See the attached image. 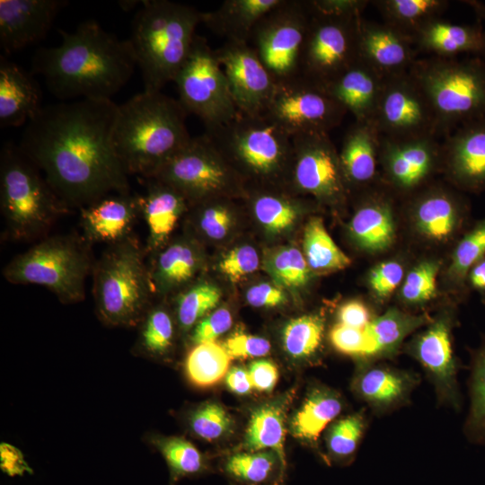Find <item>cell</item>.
I'll use <instances>...</instances> for the list:
<instances>
[{
	"instance_id": "obj_29",
	"label": "cell",
	"mask_w": 485,
	"mask_h": 485,
	"mask_svg": "<svg viewBox=\"0 0 485 485\" xmlns=\"http://www.w3.org/2000/svg\"><path fill=\"white\" fill-rule=\"evenodd\" d=\"M384 77L360 60L322 85L355 121L372 122L380 98Z\"/></svg>"
},
{
	"instance_id": "obj_45",
	"label": "cell",
	"mask_w": 485,
	"mask_h": 485,
	"mask_svg": "<svg viewBox=\"0 0 485 485\" xmlns=\"http://www.w3.org/2000/svg\"><path fill=\"white\" fill-rule=\"evenodd\" d=\"M323 331L324 321L319 315H304L293 319L283 331L284 348L294 358L311 357L321 347Z\"/></svg>"
},
{
	"instance_id": "obj_7",
	"label": "cell",
	"mask_w": 485,
	"mask_h": 485,
	"mask_svg": "<svg viewBox=\"0 0 485 485\" xmlns=\"http://www.w3.org/2000/svg\"><path fill=\"white\" fill-rule=\"evenodd\" d=\"M144 249L130 236L108 245L93 268L97 315L106 325H138L148 309L152 287Z\"/></svg>"
},
{
	"instance_id": "obj_3",
	"label": "cell",
	"mask_w": 485,
	"mask_h": 485,
	"mask_svg": "<svg viewBox=\"0 0 485 485\" xmlns=\"http://www.w3.org/2000/svg\"><path fill=\"white\" fill-rule=\"evenodd\" d=\"M187 114L162 92L143 91L119 105L113 143L128 175L153 178L190 143Z\"/></svg>"
},
{
	"instance_id": "obj_58",
	"label": "cell",
	"mask_w": 485,
	"mask_h": 485,
	"mask_svg": "<svg viewBox=\"0 0 485 485\" xmlns=\"http://www.w3.org/2000/svg\"><path fill=\"white\" fill-rule=\"evenodd\" d=\"M287 297L283 290L269 283H260L248 289L247 302L254 307H275L285 303Z\"/></svg>"
},
{
	"instance_id": "obj_36",
	"label": "cell",
	"mask_w": 485,
	"mask_h": 485,
	"mask_svg": "<svg viewBox=\"0 0 485 485\" xmlns=\"http://www.w3.org/2000/svg\"><path fill=\"white\" fill-rule=\"evenodd\" d=\"M384 22L413 37L427 23L442 18L449 5L445 0H377L373 1Z\"/></svg>"
},
{
	"instance_id": "obj_28",
	"label": "cell",
	"mask_w": 485,
	"mask_h": 485,
	"mask_svg": "<svg viewBox=\"0 0 485 485\" xmlns=\"http://www.w3.org/2000/svg\"><path fill=\"white\" fill-rule=\"evenodd\" d=\"M147 180L146 193L137 196V200L148 229L146 249L155 252L164 246L189 201L169 184L154 178Z\"/></svg>"
},
{
	"instance_id": "obj_30",
	"label": "cell",
	"mask_w": 485,
	"mask_h": 485,
	"mask_svg": "<svg viewBox=\"0 0 485 485\" xmlns=\"http://www.w3.org/2000/svg\"><path fill=\"white\" fill-rule=\"evenodd\" d=\"M381 136L372 122L355 121L347 130L340 155L347 186L364 187L376 177Z\"/></svg>"
},
{
	"instance_id": "obj_55",
	"label": "cell",
	"mask_w": 485,
	"mask_h": 485,
	"mask_svg": "<svg viewBox=\"0 0 485 485\" xmlns=\"http://www.w3.org/2000/svg\"><path fill=\"white\" fill-rule=\"evenodd\" d=\"M403 277L404 269L400 262L386 260L370 270L368 283L376 297L385 299L400 286Z\"/></svg>"
},
{
	"instance_id": "obj_12",
	"label": "cell",
	"mask_w": 485,
	"mask_h": 485,
	"mask_svg": "<svg viewBox=\"0 0 485 485\" xmlns=\"http://www.w3.org/2000/svg\"><path fill=\"white\" fill-rule=\"evenodd\" d=\"M238 177L213 142L203 134L192 137L153 178L173 187L188 201L200 202L235 192Z\"/></svg>"
},
{
	"instance_id": "obj_38",
	"label": "cell",
	"mask_w": 485,
	"mask_h": 485,
	"mask_svg": "<svg viewBox=\"0 0 485 485\" xmlns=\"http://www.w3.org/2000/svg\"><path fill=\"white\" fill-rule=\"evenodd\" d=\"M303 254L310 269L325 274L343 269L350 265V259L335 243L322 220L313 216L305 225Z\"/></svg>"
},
{
	"instance_id": "obj_61",
	"label": "cell",
	"mask_w": 485,
	"mask_h": 485,
	"mask_svg": "<svg viewBox=\"0 0 485 485\" xmlns=\"http://www.w3.org/2000/svg\"><path fill=\"white\" fill-rule=\"evenodd\" d=\"M252 387L260 392H270L278 381V368L269 360L253 361L248 370Z\"/></svg>"
},
{
	"instance_id": "obj_47",
	"label": "cell",
	"mask_w": 485,
	"mask_h": 485,
	"mask_svg": "<svg viewBox=\"0 0 485 485\" xmlns=\"http://www.w3.org/2000/svg\"><path fill=\"white\" fill-rule=\"evenodd\" d=\"M252 210L259 222L271 233L288 229L298 216V207L293 200L272 192L254 195Z\"/></svg>"
},
{
	"instance_id": "obj_31",
	"label": "cell",
	"mask_w": 485,
	"mask_h": 485,
	"mask_svg": "<svg viewBox=\"0 0 485 485\" xmlns=\"http://www.w3.org/2000/svg\"><path fill=\"white\" fill-rule=\"evenodd\" d=\"M282 0H225L216 10L201 13V23L226 41L249 43L260 19Z\"/></svg>"
},
{
	"instance_id": "obj_57",
	"label": "cell",
	"mask_w": 485,
	"mask_h": 485,
	"mask_svg": "<svg viewBox=\"0 0 485 485\" xmlns=\"http://www.w3.org/2000/svg\"><path fill=\"white\" fill-rule=\"evenodd\" d=\"M224 347L231 358L263 357L270 349V344L266 339L243 332H236L229 337Z\"/></svg>"
},
{
	"instance_id": "obj_46",
	"label": "cell",
	"mask_w": 485,
	"mask_h": 485,
	"mask_svg": "<svg viewBox=\"0 0 485 485\" xmlns=\"http://www.w3.org/2000/svg\"><path fill=\"white\" fill-rule=\"evenodd\" d=\"M280 463L274 452L239 453L230 456L225 463V472L234 479L251 485L269 481Z\"/></svg>"
},
{
	"instance_id": "obj_13",
	"label": "cell",
	"mask_w": 485,
	"mask_h": 485,
	"mask_svg": "<svg viewBox=\"0 0 485 485\" xmlns=\"http://www.w3.org/2000/svg\"><path fill=\"white\" fill-rule=\"evenodd\" d=\"M347 111L325 88L302 75L278 81L263 113L292 138L309 133H329Z\"/></svg>"
},
{
	"instance_id": "obj_8",
	"label": "cell",
	"mask_w": 485,
	"mask_h": 485,
	"mask_svg": "<svg viewBox=\"0 0 485 485\" xmlns=\"http://www.w3.org/2000/svg\"><path fill=\"white\" fill-rule=\"evenodd\" d=\"M229 164L262 181L283 178L291 182L293 138L264 114L238 112L226 124L204 133Z\"/></svg>"
},
{
	"instance_id": "obj_25",
	"label": "cell",
	"mask_w": 485,
	"mask_h": 485,
	"mask_svg": "<svg viewBox=\"0 0 485 485\" xmlns=\"http://www.w3.org/2000/svg\"><path fill=\"white\" fill-rule=\"evenodd\" d=\"M411 216L423 236L443 242L461 229L467 216V205L449 190L429 188L413 200Z\"/></svg>"
},
{
	"instance_id": "obj_39",
	"label": "cell",
	"mask_w": 485,
	"mask_h": 485,
	"mask_svg": "<svg viewBox=\"0 0 485 485\" xmlns=\"http://www.w3.org/2000/svg\"><path fill=\"white\" fill-rule=\"evenodd\" d=\"M231 357L224 346L216 341L194 345L185 359V374L195 386L207 388L226 376Z\"/></svg>"
},
{
	"instance_id": "obj_64",
	"label": "cell",
	"mask_w": 485,
	"mask_h": 485,
	"mask_svg": "<svg viewBox=\"0 0 485 485\" xmlns=\"http://www.w3.org/2000/svg\"><path fill=\"white\" fill-rule=\"evenodd\" d=\"M467 281L472 288L485 295V257L470 269Z\"/></svg>"
},
{
	"instance_id": "obj_62",
	"label": "cell",
	"mask_w": 485,
	"mask_h": 485,
	"mask_svg": "<svg viewBox=\"0 0 485 485\" xmlns=\"http://www.w3.org/2000/svg\"><path fill=\"white\" fill-rule=\"evenodd\" d=\"M0 466L2 471L11 477L32 472L21 451L5 443L0 445Z\"/></svg>"
},
{
	"instance_id": "obj_21",
	"label": "cell",
	"mask_w": 485,
	"mask_h": 485,
	"mask_svg": "<svg viewBox=\"0 0 485 485\" xmlns=\"http://www.w3.org/2000/svg\"><path fill=\"white\" fill-rule=\"evenodd\" d=\"M67 4L65 0H1L2 49L12 53L41 40Z\"/></svg>"
},
{
	"instance_id": "obj_5",
	"label": "cell",
	"mask_w": 485,
	"mask_h": 485,
	"mask_svg": "<svg viewBox=\"0 0 485 485\" xmlns=\"http://www.w3.org/2000/svg\"><path fill=\"white\" fill-rule=\"evenodd\" d=\"M0 208L6 236L19 242L43 237L69 210L39 167L11 142L0 153Z\"/></svg>"
},
{
	"instance_id": "obj_19",
	"label": "cell",
	"mask_w": 485,
	"mask_h": 485,
	"mask_svg": "<svg viewBox=\"0 0 485 485\" xmlns=\"http://www.w3.org/2000/svg\"><path fill=\"white\" fill-rule=\"evenodd\" d=\"M379 162L392 188L411 191L442 164V146L436 137L405 140L381 137Z\"/></svg>"
},
{
	"instance_id": "obj_26",
	"label": "cell",
	"mask_w": 485,
	"mask_h": 485,
	"mask_svg": "<svg viewBox=\"0 0 485 485\" xmlns=\"http://www.w3.org/2000/svg\"><path fill=\"white\" fill-rule=\"evenodd\" d=\"M41 90L32 75L0 57V126L27 124L43 108Z\"/></svg>"
},
{
	"instance_id": "obj_27",
	"label": "cell",
	"mask_w": 485,
	"mask_h": 485,
	"mask_svg": "<svg viewBox=\"0 0 485 485\" xmlns=\"http://www.w3.org/2000/svg\"><path fill=\"white\" fill-rule=\"evenodd\" d=\"M418 51L432 57L453 58L459 55L485 57V29L481 22L452 23L436 19L412 37Z\"/></svg>"
},
{
	"instance_id": "obj_35",
	"label": "cell",
	"mask_w": 485,
	"mask_h": 485,
	"mask_svg": "<svg viewBox=\"0 0 485 485\" xmlns=\"http://www.w3.org/2000/svg\"><path fill=\"white\" fill-rule=\"evenodd\" d=\"M343 409V402L333 391L322 387L313 389L295 415L292 430L295 437L316 442L322 430Z\"/></svg>"
},
{
	"instance_id": "obj_17",
	"label": "cell",
	"mask_w": 485,
	"mask_h": 485,
	"mask_svg": "<svg viewBox=\"0 0 485 485\" xmlns=\"http://www.w3.org/2000/svg\"><path fill=\"white\" fill-rule=\"evenodd\" d=\"M239 112L263 114L277 84L249 43L225 41L215 49Z\"/></svg>"
},
{
	"instance_id": "obj_33",
	"label": "cell",
	"mask_w": 485,
	"mask_h": 485,
	"mask_svg": "<svg viewBox=\"0 0 485 485\" xmlns=\"http://www.w3.org/2000/svg\"><path fill=\"white\" fill-rule=\"evenodd\" d=\"M202 266V256L190 240H179L158 251L149 270L152 292L165 293L190 283Z\"/></svg>"
},
{
	"instance_id": "obj_56",
	"label": "cell",
	"mask_w": 485,
	"mask_h": 485,
	"mask_svg": "<svg viewBox=\"0 0 485 485\" xmlns=\"http://www.w3.org/2000/svg\"><path fill=\"white\" fill-rule=\"evenodd\" d=\"M232 322L230 312L225 308H219L195 325L190 340L194 345L215 341L231 328Z\"/></svg>"
},
{
	"instance_id": "obj_53",
	"label": "cell",
	"mask_w": 485,
	"mask_h": 485,
	"mask_svg": "<svg viewBox=\"0 0 485 485\" xmlns=\"http://www.w3.org/2000/svg\"><path fill=\"white\" fill-rule=\"evenodd\" d=\"M204 202L203 207L197 213L196 225L205 236L212 240L224 238L231 226V212L223 203Z\"/></svg>"
},
{
	"instance_id": "obj_48",
	"label": "cell",
	"mask_w": 485,
	"mask_h": 485,
	"mask_svg": "<svg viewBox=\"0 0 485 485\" xmlns=\"http://www.w3.org/2000/svg\"><path fill=\"white\" fill-rule=\"evenodd\" d=\"M366 426L362 413L348 415L332 424L326 437L331 457L340 462L351 459L364 436Z\"/></svg>"
},
{
	"instance_id": "obj_16",
	"label": "cell",
	"mask_w": 485,
	"mask_h": 485,
	"mask_svg": "<svg viewBox=\"0 0 485 485\" xmlns=\"http://www.w3.org/2000/svg\"><path fill=\"white\" fill-rule=\"evenodd\" d=\"M294 166L291 185L327 203L343 200L347 182L340 155L329 133H309L293 137Z\"/></svg>"
},
{
	"instance_id": "obj_50",
	"label": "cell",
	"mask_w": 485,
	"mask_h": 485,
	"mask_svg": "<svg viewBox=\"0 0 485 485\" xmlns=\"http://www.w3.org/2000/svg\"><path fill=\"white\" fill-rule=\"evenodd\" d=\"M439 268V262L435 260H424L415 266L402 283V300L407 304H420L433 298Z\"/></svg>"
},
{
	"instance_id": "obj_42",
	"label": "cell",
	"mask_w": 485,
	"mask_h": 485,
	"mask_svg": "<svg viewBox=\"0 0 485 485\" xmlns=\"http://www.w3.org/2000/svg\"><path fill=\"white\" fill-rule=\"evenodd\" d=\"M485 257V217L476 222L454 247L447 269L450 281L463 288L470 269Z\"/></svg>"
},
{
	"instance_id": "obj_41",
	"label": "cell",
	"mask_w": 485,
	"mask_h": 485,
	"mask_svg": "<svg viewBox=\"0 0 485 485\" xmlns=\"http://www.w3.org/2000/svg\"><path fill=\"white\" fill-rule=\"evenodd\" d=\"M152 444L164 458L171 482L202 473L207 466L201 453L188 440L178 436H153Z\"/></svg>"
},
{
	"instance_id": "obj_37",
	"label": "cell",
	"mask_w": 485,
	"mask_h": 485,
	"mask_svg": "<svg viewBox=\"0 0 485 485\" xmlns=\"http://www.w3.org/2000/svg\"><path fill=\"white\" fill-rule=\"evenodd\" d=\"M284 440L283 408L278 403H271L255 410L246 429L244 447L250 452L271 449L285 467Z\"/></svg>"
},
{
	"instance_id": "obj_1",
	"label": "cell",
	"mask_w": 485,
	"mask_h": 485,
	"mask_svg": "<svg viewBox=\"0 0 485 485\" xmlns=\"http://www.w3.org/2000/svg\"><path fill=\"white\" fill-rule=\"evenodd\" d=\"M118 107L107 99L59 102L26 124L19 146L69 208L129 193L113 143Z\"/></svg>"
},
{
	"instance_id": "obj_43",
	"label": "cell",
	"mask_w": 485,
	"mask_h": 485,
	"mask_svg": "<svg viewBox=\"0 0 485 485\" xmlns=\"http://www.w3.org/2000/svg\"><path fill=\"white\" fill-rule=\"evenodd\" d=\"M264 268L278 285L289 288L306 285L312 272L303 252L292 246L269 251L264 260Z\"/></svg>"
},
{
	"instance_id": "obj_20",
	"label": "cell",
	"mask_w": 485,
	"mask_h": 485,
	"mask_svg": "<svg viewBox=\"0 0 485 485\" xmlns=\"http://www.w3.org/2000/svg\"><path fill=\"white\" fill-rule=\"evenodd\" d=\"M442 165L450 181L471 192L485 190V118L465 123L445 137Z\"/></svg>"
},
{
	"instance_id": "obj_2",
	"label": "cell",
	"mask_w": 485,
	"mask_h": 485,
	"mask_svg": "<svg viewBox=\"0 0 485 485\" xmlns=\"http://www.w3.org/2000/svg\"><path fill=\"white\" fill-rule=\"evenodd\" d=\"M58 33L62 42L39 48L31 61L32 72L57 98L111 100L133 75L137 62L128 39H118L93 20Z\"/></svg>"
},
{
	"instance_id": "obj_60",
	"label": "cell",
	"mask_w": 485,
	"mask_h": 485,
	"mask_svg": "<svg viewBox=\"0 0 485 485\" xmlns=\"http://www.w3.org/2000/svg\"><path fill=\"white\" fill-rule=\"evenodd\" d=\"M369 3L365 0H310L316 11L333 15H362Z\"/></svg>"
},
{
	"instance_id": "obj_63",
	"label": "cell",
	"mask_w": 485,
	"mask_h": 485,
	"mask_svg": "<svg viewBox=\"0 0 485 485\" xmlns=\"http://www.w3.org/2000/svg\"><path fill=\"white\" fill-rule=\"evenodd\" d=\"M226 384L228 388L237 394H247L252 387L248 371L242 367H233L226 375Z\"/></svg>"
},
{
	"instance_id": "obj_40",
	"label": "cell",
	"mask_w": 485,
	"mask_h": 485,
	"mask_svg": "<svg viewBox=\"0 0 485 485\" xmlns=\"http://www.w3.org/2000/svg\"><path fill=\"white\" fill-rule=\"evenodd\" d=\"M138 325L135 351L150 357H163L170 351L174 340V323L165 308L148 307Z\"/></svg>"
},
{
	"instance_id": "obj_52",
	"label": "cell",
	"mask_w": 485,
	"mask_h": 485,
	"mask_svg": "<svg viewBox=\"0 0 485 485\" xmlns=\"http://www.w3.org/2000/svg\"><path fill=\"white\" fill-rule=\"evenodd\" d=\"M330 341L333 348L347 356L371 359L370 341L364 330L335 324L330 331Z\"/></svg>"
},
{
	"instance_id": "obj_22",
	"label": "cell",
	"mask_w": 485,
	"mask_h": 485,
	"mask_svg": "<svg viewBox=\"0 0 485 485\" xmlns=\"http://www.w3.org/2000/svg\"><path fill=\"white\" fill-rule=\"evenodd\" d=\"M417 52L411 36L388 23L361 19L358 59L382 77L408 72Z\"/></svg>"
},
{
	"instance_id": "obj_34",
	"label": "cell",
	"mask_w": 485,
	"mask_h": 485,
	"mask_svg": "<svg viewBox=\"0 0 485 485\" xmlns=\"http://www.w3.org/2000/svg\"><path fill=\"white\" fill-rule=\"evenodd\" d=\"M432 320L427 313L415 315L397 308H390L374 318L365 329L370 341L371 360L393 356L407 336Z\"/></svg>"
},
{
	"instance_id": "obj_10",
	"label": "cell",
	"mask_w": 485,
	"mask_h": 485,
	"mask_svg": "<svg viewBox=\"0 0 485 485\" xmlns=\"http://www.w3.org/2000/svg\"><path fill=\"white\" fill-rule=\"evenodd\" d=\"M173 83L181 105L198 117L206 130L228 123L239 112L216 51L202 36H195Z\"/></svg>"
},
{
	"instance_id": "obj_9",
	"label": "cell",
	"mask_w": 485,
	"mask_h": 485,
	"mask_svg": "<svg viewBox=\"0 0 485 485\" xmlns=\"http://www.w3.org/2000/svg\"><path fill=\"white\" fill-rule=\"evenodd\" d=\"M93 264L90 243L83 236L55 235L14 257L3 275L13 284L45 287L60 302L74 304L84 299L85 279Z\"/></svg>"
},
{
	"instance_id": "obj_24",
	"label": "cell",
	"mask_w": 485,
	"mask_h": 485,
	"mask_svg": "<svg viewBox=\"0 0 485 485\" xmlns=\"http://www.w3.org/2000/svg\"><path fill=\"white\" fill-rule=\"evenodd\" d=\"M419 382L414 372L371 362L357 371L352 388L374 412L383 414L407 403Z\"/></svg>"
},
{
	"instance_id": "obj_6",
	"label": "cell",
	"mask_w": 485,
	"mask_h": 485,
	"mask_svg": "<svg viewBox=\"0 0 485 485\" xmlns=\"http://www.w3.org/2000/svg\"><path fill=\"white\" fill-rule=\"evenodd\" d=\"M409 74L425 93L435 115L437 137L485 118L483 58H417Z\"/></svg>"
},
{
	"instance_id": "obj_18",
	"label": "cell",
	"mask_w": 485,
	"mask_h": 485,
	"mask_svg": "<svg viewBox=\"0 0 485 485\" xmlns=\"http://www.w3.org/2000/svg\"><path fill=\"white\" fill-rule=\"evenodd\" d=\"M453 318L445 313L433 319L428 327L411 340L408 352L425 370L439 401L460 408L457 383L458 360L452 340Z\"/></svg>"
},
{
	"instance_id": "obj_15",
	"label": "cell",
	"mask_w": 485,
	"mask_h": 485,
	"mask_svg": "<svg viewBox=\"0 0 485 485\" xmlns=\"http://www.w3.org/2000/svg\"><path fill=\"white\" fill-rule=\"evenodd\" d=\"M372 123L390 139L438 137L432 108L409 72L384 78Z\"/></svg>"
},
{
	"instance_id": "obj_49",
	"label": "cell",
	"mask_w": 485,
	"mask_h": 485,
	"mask_svg": "<svg viewBox=\"0 0 485 485\" xmlns=\"http://www.w3.org/2000/svg\"><path fill=\"white\" fill-rule=\"evenodd\" d=\"M470 391L471 410L466 430L474 440L485 443V343L472 357Z\"/></svg>"
},
{
	"instance_id": "obj_54",
	"label": "cell",
	"mask_w": 485,
	"mask_h": 485,
	"mask_svg": "<svg viewBox=\"0 0 485 485\" xmlns=\"http://www.w3.org/2000/svg\"><path fill=\"white\" fill-rule=\"evenodd\" d=\"M260 264L256 250L250 245H242L231 250L220 261V270L232 281L237 282L254 272Z\"/></svg>"
},
{
	"instance_id": "obj_11",
	"label": "cell",
	"mask_w": 485,
	"mask_h": 485,
	"mask_svg": "<svg viewBox=\"0 0 485 485\" xmlns=\"http://www.w3.org/2000/svg\"><path fill=\"white\" fill-rule=\"evenodd\" d=\"M310 18L308 0H282L255 26L249 44L277 82L301 75Z\"/></svg>"
},
{
	"instance_id": "obj_44",
	"label": "cell",
	"mask_w": 485,
	"mask_h": 485,
	"mask_svg": "<svg viewBox=\"0 0 485 485\" xmlns=\"http://www.w3.org/2000/svg\"><path fill=\"white\" fill-rule=\"evenodd\" d=\"M221 297L215 285L199 281L184 289L176 299L175 313L180 327L188 331L216 306Z\"/></svg>"
},
{
	"instance_id": "obj_14",
	"label": "cell",
	"mask_w": 485,
	"mask_h": 485,
	"mask_svg": "<svg viewBox=\"0 0 485 485\" xmlns=\"http://www.w3.org/2000/svg\"><path fill=\"white\" fill-rule=\"evenodd\" d=\"M304 46L301 75L324 85L358 59V29L362 15H333L316 11Z\"/></svg>"
},
{
	"instance_id": "obj_51",
	"label": "cell",
	"mask_w": 485,
	"mask_h": 485,
	"mask_svg": "<svg viewBox=\"0 0 485 485\" xmlns=\"http://www.w3.org/2000/svg\"><path fill=\"white\" fill-rule=\"evenodd\" d=\"M189 424L197 436L212 441L225 435L231 429L233 422L219 404L207 402L190 413Z\"/></svg>"
},
{
	"instance_id": "obj_4",
	"label": "cell",
	"mask_w": 485,
	"mask_h": 485,
	"mask_svg": "<svg viewBox=\"0 0 485 485\" xmlns=\"http://www.w3.org/2000/svg\"><path fill=\"white\" fill-rule=\"evenodd\" d=\"M128 39L144 82V91L162 92L173 82L190 51L201 13L168 0L142 1Z\"/></svg>"
},
{
	"instance_id": "obj_23",
	"label": "cell",
	"mask_w": 485,
	"mask_h": 485,
	"mask_svg": "<svg viewBox=\"0 0 485 485\" xmlns=\"http://www.w3.org/2000/svg\"><path fill=\"white\" fill-rule=\"evenodd\" d=\"M83 237L91 244L108 245L131 235L140 215L137 196L130 193H111L80 208Z\"/></svg>"
},
{
	"instance_id": "obj_32",
	"label": "cell",
	"mask_w": 485,
	"mask_h": 485,
	"mask_svg": "<svg viewBox=\"0 0 485 485\" xmlns=\"http://www.w3.org/2000/svg\"><path fill=\"white\" fill-rule=\"evenodd\" d=\"M348 229L352 239L364 251L378 252L389 248L395 238V224L388 197H367L353 215Z\"/></svg>"
},
{
	"instance_id": "obj_59",
	"label": "cell",
	"mask_w": 485,
	"mask_h": 485,
	"mask_svg": "<svg viewBox=\"0 0 485 485\" xmlns=\"http://www.w3.org/2000/svg\"><path fill=\"white\" fill-rule=\"evenodd\" d=\"M373 318L367 306L358 300H351L344 303L338 311L339 323L361 329H366Z\"/></svg>"
}]
</instances>
